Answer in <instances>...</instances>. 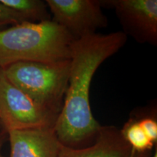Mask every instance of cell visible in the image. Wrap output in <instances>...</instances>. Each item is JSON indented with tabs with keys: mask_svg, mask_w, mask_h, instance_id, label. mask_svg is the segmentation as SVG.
<instances>
[{
	"mask_svg": "<svg viewBox=\"0 0 157 157\" xmlns=\"http://www.w3.org/2000/svg\"><path fill=\"white\" fill-rule=\"evenodd\" d=\"M7 133L10 157H59L62 143L54 127L15 129Z\"/></svg>",
	"mask_w": 157,
	"mask_h": 157,
	"instance_id": "7",
	"label": "cell"
},
{
	"mask_svg": "<svg viewBox=\"0 0 157 157\" xmlns=\"http://www.w3.org/2000/svg\"><path fill=\"white\" fill-rule=\"evenodd\" d=\"M152 155H153L152 151L140 152V151H135L132 149L130 157H151Z\"/></svg>",
	"mask_w": 157,
	"mask_h": 157,
	"instance_id": "13",
	"label": "cell"
},
{
	"mask_svg": "<svg viewBox=\"0 0 157 157\" xmlns=\"http://www.w3.org/2000/svg\"><path fill=\"white\" fill-rule=\"evenodd\" d=\"M151 157H157V148H156V146H155L154 153V154H153Z\"/></svg>",
	"mask_w": 157,
	"mask_h": 157,
	"instance_id": "16",
	"label": "cell"
},
{
	"mask_svg": "<svg viewBox=\"0 0 157 157\" xmlns=\"http://www.w3.org/2000/svg\"><path fill=\"white\" fill-rule=\"evenodd\" d=\"M74 39L52 19L7 27L0 30V68L18 62L68 60Z\"/></svg>",
	"mask_w": 157,
	"mask_h": 157,
	"instance_id": "2",
	"label": "cell"
},
{
	"mask_svg": "<svg viewBox=\"0 0 157 157\" xmlns=\"http://www.w3.org/2000/svg\"><path fill=\"white\" fill-rule=\"evenodd\" d=\"M57 118L13 85L0 68V123L6 132L54 127Z\"/></svg>",
	"mask_w": 157,
	"mask_h": 157,
	"instance_id": "4",
	"label": "cell"
},
{
	"mask_svg": "<svg viewBox=\"0 0 157 157\" xmlns=\"http://www.w3.org/2000/svg\"><path fill=\"white\" fill-rule=\"evenodd\" d=\"M70 59L15 63L3 70L6 78L38 105L58 117L69 77Z\"/></svg>",
	"mask_w": 157,
	"mask_h": 157,
	"instance_id": "3",
	"label": "cell"
},
{
	"mask_svg": "<svg viewBox=\"0 0 157 157\" xmlns=\"http://www.w3.org/2000/svg\"><path fill=\"white\" fill-rule=\"evenodd\" d=\"M137 121L140 124V127L144 131L145 134L148 138L154 145L157 143V121L156 118L154 117H137Z\"/></svg>",
	"mask_w": 157,
	"mask_h": 157,
	"instance_id": "11",
	"label": "cell"
},
{
	"mask_svg": "<svg viewBox=\"0 0 157 157\" xmlns=\"http://www.w3.org/2000/svg\"><path fill=\"white\" fill-rule=\"evenodd\" d=\"M25 21H27L22 15L7 7L0 2V23L13 25Z\"/></svg>",
	"mask_w": 157,
	"mask_h": 157,
	"instance_id": "12",
	"label": "cell"
},
{
	"mask_svg": "<svg viewBox=\"0 0 157 157\" xmlns=\"http://www.w3.org/2000/svg\"><path fill=\"white\" fill-rule=\"evenodd\" d=\"M123 31L95 34L75 39L71 47V66L63 106L54 129L63 146L78 148L95 140L101 125L92 113L90 90L96 71L126 44Z\"/></svg>",
	"mask_w": 157,
	"mask_h": 157,
	"instance_id": "1",
	"label": "cell"
},
{
	"mask_svg": "<svg viewBox=\"0 0 157 157\" xmlns=\"http://www.w3.org/2000/svg\"><path fill=\"white\" fill-rule=\"evenodd\" d=\"M0 2L22 15L29 22L39 23L51 20L46 2L41 0H0Z\"/></svg>",
	"mask_w": 157,
	"mask_h": 157,
	"instance_id": "9",
	"label": "cell"
},
{
	"mask_svg": "<svg viewBox=\"0 0 157 157\" xmlns=\"http://www.w3.org/2000/svg\"><path fill=\"white\" fill-rule=\"evenodd\" d=\"M132 150L120 129L114 126H101L93 144L84 148L62 144L59 157H130Z\"/></svg>",
	"mask_w": 157,
	"mask_h": 157,
	"instance_id": "8",
	"label": "cell"
},
{
	"mask_svg": "<svg viewBox=\"0 0 157 157\" xmlns=\"http://www.w3.org/2000/svg\"><path fill=\"white\" fill-rule=\"evenodd\" d=\"M52 21L66 29L74 39L96 33L105 28L108 19L95 0H47Z\"/></svg>",
	"mask_w": 157,
	"mask_h": 157,
	"instance_id": "5",
	"label": "cell"
},
{
	"mask_svg": "<svg viewBox=\"0 0 157 157\" xmlns=\"http://www.w3.org/2000/svg\"><path fill=\"white\" fill-rule=\"evenodd\" d=\"M124 140L133 150L143 152L152 151L154 145L145 134L136 117H130L120 129Z\"/></svg>",
	"mask_w": 157,
	"mask_h": 157,
	"instance_id": "10",
	"label": "cell"
},
{
	"mask_svg": "<svg viewBox=\"0 0 157 157\" xmlns=\"http://www.w3.org/2000/svg\"><path fill=\"white\" fill-rule=\"evenodd\" d=\"M7 25H8L5 24V23H0V30L7 28Z\"/></svg>",
	"mask_w": 157,
	"mask_h": 157,
	"instance_id": "15",
	"label": "cell"
},
{
	"mask_svg": "<svg viewBox=\"0 0 157 157\" xmlns=\"http://www.w3.org/2000/svg\"><path fill=\"white\" fill-rule=\"evenodd\" d=\"M3 130H4V129L2 128V127L1 123H0V132H2V131H3Z\"/></svg>",
	"mask_w": 157,
	"mask_h": 157,
	"instance_id": "17",
	"label": "cell"
},
{
	"mask_svg": "<svg viewBox=\"0 0 157 157\" xmlns=\"http://www.w3.org/2000/svg\"><path fill=\"white\" fill-rule=\"evenodd\" d=\"M114 8L125 34L137 42L157 44L156 0H111L101 2Z\"/></svg>",
	"mask_w": 157,
	"mask_h": 157,
	"instance_id": "6",
	"label": "cell"
},
{
	"mask_svg": "<svg viewBox=\"0 0 157 157\" xmlns=\"http://www.w3.org/2000/svg\"><path fill=\"white\" fill-rule=\"evenodd\" d=\"M7 136V133L6 132L5 130L0 132V157H5L3 156L2 153V149L3 144L4 143H5Z\"/></svg>",
	"mask_w": 157,
	"mask_h": 157,
	"instance_id": "14",
	"label": "cell"
}]
</instances>
